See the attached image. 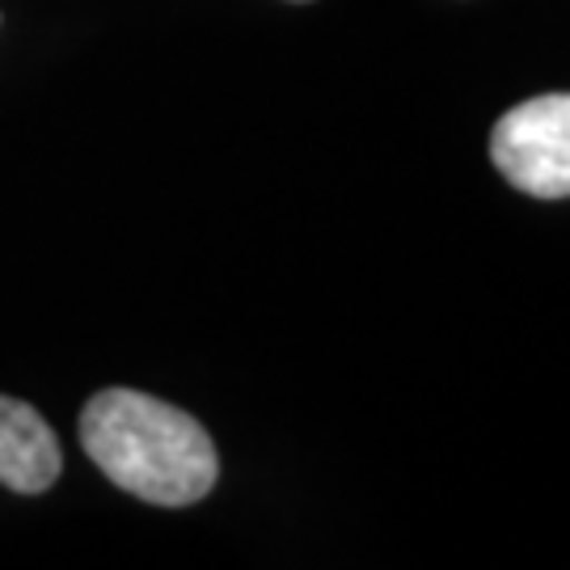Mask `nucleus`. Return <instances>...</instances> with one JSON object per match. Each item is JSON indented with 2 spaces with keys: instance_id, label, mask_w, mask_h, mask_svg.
I'll return each instance as SVG.
<instances>
[{
  "instance_id": "4",
  "label": "nucleus",
  "mask_w": 570,
  "mask_h": 570,
  "mask_svg": "<svg viewBox=\"0 0 570 570\" xmlns=\"http://www.w3.org/2000/svg\"><path fill=\"white\" fill-rule=\"evenodd\" d=\"M296 4H308V0H296Z\"/></svg>"
},
{
  "instance_id": "1",
  "label": "nucleus",
  "mask_w": 570,
  "mask_h": 570,
  "mask_svg": "<svg viewBox=\"0 0 570 570\" xmlns=\"http://www.w3.org/2000/svg\"><path fill=\"white\" fill-rule=\"evenodd\" d=\"M81 444L115 487L157 508H190L220 478V456L204 423L136 389H102L89 397Z\"/></svg>"
},
{
  "instance_id": "3",
  "label": "nucleus",
  "mask_w": 570,
  "mask_h": 570,
  "mask_svg": "<svg viewBox=\"0 0 570 570\" xmlns=\"http://www.w3.org/2000/svg\"><path fill=\"white\" fill-rule=\"evenodd\" d=\"M60 440L39 410L18 397H0V487L42 494L60 478Z\"/></svg>"
},
{
  "instance_id": "2",
  "label": "nucleus",
  "mask_w": 570,
  "mask_h": 570,
  "mask_svg": "<svg viewBox=\"0 0 570 570\" xmlns=\"http://www.w3.org/2000/svg\"><path fill=\"white\" fill-rule=\"evenodd\" d=\"M490 161L532 199L570 195V98L546 94L511 106L490 131Z\"/></svg>"
}]
</instances>
